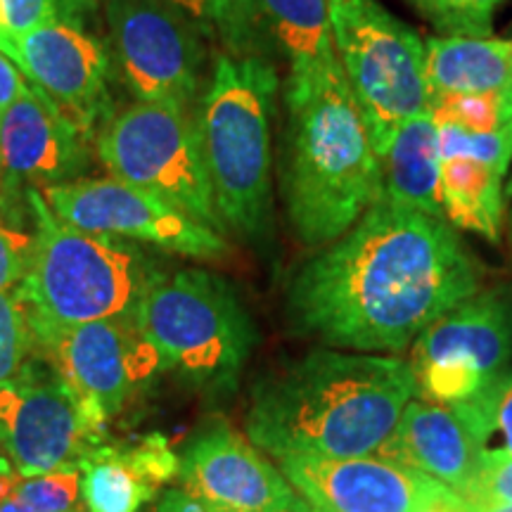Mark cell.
<instances>
[{
  "label": "cell",
  "mask_w": 512,
  "mask_h": 512,
  "mask_svg": "<svg viewBox=\"0 0 512 512\" xmlns=\"http://www.w3.org/2000/svg\"><path fill=\"white\" fill-rule=\"evenodd\" d=\"M486 271L458 230L380 197L294 273L285 320L328 349L396 356L482 290Z\"/></svg>",
  "instance_id": "6da1fadb"
},
{
  "label": "cell",
  "mask_w": 512,
  "mask_h": 512,
  "mask_svg": "<svg viewBox=\"0 0 512 512\" xmlns=\"http://www.w3.org/2000/svg\"><path fill=\"white\" fill-rule=\"evenodd\" d=\"M415 394L403 358L311 349L254 384L247 437L271 460L373 456Z\"/></svg>",
  "instance_id": "7a4b0ae2"
},
{
  "label": "cell",
  "mask_w": 512,
  "mask_h": 512,
  "mask_svg": "<svg viewBox=\"0 0 512 512\" xmlns=\"http://www.w3.org/2000/svg\"><path fill=\"white\" fill-rule=\"evenodd\" d=\"M280 190L306 247H325L382 197V166L342 64L287 76Z\"/></svg>",
  "instance_id": "3957f363"
},
{
  "label": "cell",
  "mask_w": 512,
  "mask_h": 512,
  "mask_svg": "<svg viewBox=\"0 0 512 512\" xmlns=\"http://www.w3.org/2000/svg\"><path fill=\"white\" fill-rule=\"evenodd\" d=\"M278 72L261 55L214 60L195 121L223 228L249 245L273 238L271 133Z\"/></svg>",
  "instance_id": "277c9868"
},
{
  "label": "cell",
  "mask_w": 512,
  "mask_h": 512,
  "mask_svg": "<svg viewBox=\"0 0 512 512\" xmlns=\"http://www.w3.org/2000/svg\"><path fill=\"white\" fill-rule=\"evenodd\" d=\"M34 252L17 297L29 316L60 325L133 316L159 266L131 240L69 226L41 190L27 192Z\"/></svg>",
  "instance_id": "5b68a950"
},
{
  "label": "cell",
  "mask_w": 512,
  "mask_h": 512,
  "mask_svg": "<svg viewBox=\"0 0 512 512\" xmlns=\"http://www.w3.org/2000/svg\"><path fill=\"white\" fill-rule=\"evenodd\" d=\"M138 328L162 370L207 394H230L259 344L235 287L202 268H157L136 306Z\"/></svg>",
  "instance_id": "8992f818"
},
{
  "label": "cell",
  "mask_w": 512,
  "mask_h": 512,
  "mask_svg": "<svg viewBox=\"0 0 512 512\" xmlns=\"http://www.w3.org/2000/svg\"><path fill=\"white\" fill-rule=\"evenodd\" d=\"M332 41L375 155L403 121L430 110L425 41L380 0H328Z\"/></svg>",
  "instance_id": "52a82bcc"
},
{
  "label": "cell",
  "mask_w": 512,
  "mask_h": 512,
  "mask_svg": "<svg viewBox=\"0 0 512 512\" xmlns=\"http://www.w3.org/2000/svg\"><path fill=\"white\" fill-rule=\"evenodd\" d=\"M95 152L110 176L157 192L192 219L226 233L216 211L195 114L136 102L98 128Z\"/></svg>",
  "instance_id": "ba28073f"
},
{
  "label": "cell",
  "mask_w": 512,
  "mask_h": 512,
  "mask_svg": "<svg viewBox=\"0 0 512 512\" xmlns=\"http://www.w3.org/2000/svg\"><path fill=\"white\" fill-rule=\"evenodd\" d=\"M107 437V420L46 358L34 356L0 384V448L22 477L79 470Z\"/></svg>",
  "instance_id": "9c48e42d"
},
{
  "label": "cell",
  "mask_w": 512,
  "mask_h": 512,
  "mask_svg": "<svg viewBox=\"0 0 512 512\" xmlns=\"http://www.w3.org/2000/svg\"><path fill=\"white\" fill-rule=\"evenodd\" d=\"M411 368L422 399L460 403L512 363V280L482 287L415 339Z\"/></svg>",
  "instance_id": "30bf717a"
},
{
  "label": "cell",
  "mask_w": 512,
  "mask_h": 512,
  "mask_svg": "<svg viewBox=\"0 0 512 512\" xmlns=\"http://www.w3.org/2000/svg\"><path fill=\"white\" fill-rule=\"evenodd\" d=\"M112 50L138 102L192 112L207 48L197 24L171 0H107Z\"/></svg>",
  "instance_id": "8fae6325"
},
{
  "label": "cell",
  "mask_w": 512,
  "mask_h": 512,
  "mask_svg": "<svg viewBox=\"0 0 512 512\" xmlns=\"http://www.w3.org/2000/svg\"><path fill=\"white\" fill-rule=\"evenodd\" d=\"M29 323L36 356L46 358L107 422L124 411L157 373H164L159 354L133 316L79 325L29 316Z\"/></svg>",
  "instance_id": "7c38bea8"
},
{
  "label": "cell",
  "mask_w": 512,
  "mask_h": 512,
  "mask_svg": "<svg viewBox=\"0 0 512 512\" xmlns=\"http://www.w3.org/2000/svg\"><path fill=\"white\" fill-rule=\"evenodd\" d=\"M50 209L88 233L143 242L164 252L197 261L228 256V242L219 230L204 226L157 192L119 178H79L43 190Z\"/></svg>",
  "instance_id": "4fadbf2b"
},
{
  "label": "cell",
  "mask_w": 512,
  "mask_h": 512,
  "mask_svg": "<svg viewBox=\"0 0 512 512\" xmlns=\"http://www.w3.org/2000/svg\"><path fill=\"white\" fill-rule=\"evenodd\" d=\"M0 53L93 140L112 117V57L88 27H0Z\"/></svg>",
  "instance_id": "5bb4252c"
},
{
  "label": "cell",
  "mask_w": 512,
  "mask_h": 512,
  "mask_svg": "<svg viewBox=\"0 0 512 512\" xmlns=\"http://www.w3.org/2000/svg\"><path fill=\"white\" fill-rule=\"evenodd\" d=\"M88 143L91 138L29 83L27 93L0 112V211L12 219L29 190L83 178L91 169Z\"/></svg>",
  "instance_id": "9a60e30c"
},
{
  "label": "cell",
  "mask_w": 512,
  "mask_h": 512,
  "mask_svg": "<svg viewBox=\"0 0 512 512\" xmlns=\"http://www.w3.org/2000/svg\"><path fill=\"white\" fill-rule=\"evenodd\" d=\"M292 489L318 512H425L444 484L382 456L280 458Z\"/></svg>",
  "instance_id": "2e32d148"
},
{
  "label": "cell",
  "mask_w": 512,
  "mask_h": 512,
  "mask_svg": "<svg viewBox=\"0 0 512 512\" xmlns=\"http://www.w3.org/2000/svg\"><path fill=\"white\" fill-rule=\"evenodd\" d=\"M178 484L230 512H280L297 498L275 460L223 420L211 422L185 446Z\"/></svg>",
  "instance_id": "e0dca14e"
},
{
  "label": "cell",
  "mask_w": 512,
  "mask_h": 512,
  "mask_svg": "<svg viewBox=\"0 0 512 512\" xmlns=\"http://www.w3.org/2000/svg\"><path fill=\"white\" fill-rule=\"evenodd\" d=\"M437 126L446 221L498 245L512 171V128L479 133L451 121H437Z\"/></svg>",
  "instance_id": "ac0fdd59"
},
{
  "label": "cell",
  "mask_w": 512,
  "mask_h": 512,
  "mask_svg": "<svg viewBox=\"0 0 512 512\" xmlns=\"http://www.w3.org/2000/svg\"><path fill=\"white\" fill-rule=\"evenodd\" d=\"M181 456L164 434L138 441L93 446L79 460L81 498L86 512H140L178 479Z\"/></svg>",
  "instance_id": "d6986e66"
},
{
  "label": "cell",
  "mask_w": 512,
  "mask_h": 512,
  "mask_svg": "<svg viewBox=\"0 0 512 512\" xmlns=\"http://www.w3.org/2000/svg\"><path fill=\"white\" fill-rule=\"evenodd\" d=\"M377 456L413 467L460 496L470 491L482 465V453L456 411L427 399L408 401Z\"/></svg>",
  "instance_id": "ffe728a7"
},
{
  "label": "cell",
  "mask_w": 512,
  "mask_h": 512,
  "mask_svg": "<svg viewBox=\"0 0 512 512\" xmlns=\"http://www.w3.org/2000/svg\"><path fill=\"white\" fill-rule=\"evenodd\" d=\"M382 197L396 207L446 219L441 202L439 126L432 110L420 112L396 128L380 155Z\"/></svg>",
  "instance_id": "44dd1931"
},
{
  "label": "cell",
  "mask_w": 512,
  "mask_h": 512,
  "mask_svg": "<svg viewBox=\"0 0 512 512\" xmlns=\"http://www.w3.org/2000/svg\"><path fill=\"white\" fill-rule=\"evenodd\" d=\"M430 100L494 95L512 88V38L432 36L425 41Z\"/></svg>",
  "instance_id": "7402d4cb"
},
{
  "label": "cell",
  "mask_w": 512,
  "mask_h": 512,
  "mask_svg": "<svg viewBox=\"0 0 512 512\" xmlns=\"http://www.w3.org/2000/svg\"><path fill=\"white\" fill-rule=\"evenodd\" d=\"M259 8L290 62L287 76L337 67L328 0H259Z\"/></svg>",
  "instance_id": "603a6c76"
},
{
  "label": "cell",
  "mask_w": 512,
  "mask_h": 512,
  "mask_svg": "<svg viewBox=\"0 0 512 512\" xmlns=\"http://www.w3.org/2000/svg\"><path fill=\"white\" fill-rule=\"evenodd\" d=\"M482 460H512V368L472 399L451 403Z\"/></svg>",
  "instance_id": "cb8c5ba5"
},
{
  "label": "cell",
  "mask_w": 512,
  "mask_h": 512,
  "mask_svg": "<svg viewBox=\"0 0 512 512\" xmlns=\"http://www.w3.org/2000/svg\"><path fill=\"white\" fill-rule=\"evenodd\" d=\"M188 15L204 38H214L228 55H256L259 0H171Z\"/></svg>",
  "instance_id": "d4e9b609"
},
{
  "label": "cell",
  "mask_w": 512,
  "mask_h": 512,
  "mask_svg": "<svg viewBox=\"0 0 512 512\" xmlns=\"http://www.w3.org/2000/svg\"><path fill=\"white\" fill-rule=\"evenodd\" d=\"M79 498V470H57L19 477L0 501V512H72Z\"/></svg>",
  "instance_id": "484cf974"
},
{
  "label": "cell",
  "mask_w": 512,
  "mask_h": 512,
  "mask_svg": "<svg viewBox=\"0 0 512 512\" xmlns=\"http://www.w3.org/2000/svg\"><path fill=\"white\" fill-rule=\"evenodd\" d=\"M437 121H451L470 131L494 133L512 128V88L494 95H453L430 100Z\"/></svg>",
  "instance_id": "4316f807"
},
{
  "label": "cell",
  "mask_w": 512,
  "mask_h": 512,
  "mask_svg": "<svg viewBox=\"0 0 512 512\" xmlns=\"http://www.w3.org/2000/svg\"><path fill=\"white\" fill-rule=\"evenodd\" d=\"M441 36H491L503 0H408Z\"/></svg>",
  "instance_id": "83f0119b"
},
{
  "label": "cell",
  "mask_w": 512,
  "mask_h": 512,
  "mask_svg": "<svg viewBox=\"0 0 512 512\" xmlns=\"http://www.w3.org/2000/svg\"><path fill=\"white\" fill-rule=\"evenodd\" d=\"M36 356L27 306L15 290L0 292V384L10 382Z\"/></svg>",
  "instance_id": "f1b7e54d"
},
{
  "label": "cell",
  "mask_w": 512,
  "mask_h": 512,
  "mask_svg": "<svg viewBox=\"0 0 512 512\" xmlns=\"http://www.w3.org/2000/svg\"><path fill=\"white\" fill-rule=\"evenodd\" d=\"M102 0H5V24L12 31H29L46 24L88 27Z\"/></svg>",
  "instance_id": "f546056e"
},
{
  "label": "cell",
  "mask_w": 512,
  "mask_h": 512,
  "mask_svg": "<svg viewBox=\"0 0 512 512\" xmlns=\"http://www.w3.org/2000/svg\"><path fill=\"white\" fill-rule=\"evenodd\" d=\"M34 235L0 219V292L15 290L29 271Z\"/></svg>",
  "instance_id": "4dcf8cb0"
},
{
  "label": "cell",
  "mask_w": 512,
  "mask_h": 512,
  "mask_svg": "<svg viewBox=\"0 0 512 512\" xmlns=\"http://www.w3.org/2000/svg\"><path fill=\"white\" fill-rule=\"evenodd\" d=\"M463 498L479 505L512 503V460H482L475 482Z\"/></svg>",
  "instance_id": "1f68e13d"
},
{
  "label": "cell",
  "mask_w": 512,
  "mask_h": 512,
  "mask_svg": "<svg viewBox=\"0 0 512 512\" xmlns=\"http://www.w3.org/2000/svg\"><path fill=\"white\" fill-rule=\"evenodd\" d=\"M155 512H230L223 510L219 505H211L202 498L188 494V491L176 486V489H169L166 494L159 498Z\"/></svg>",
  "instance_id": "d6a6232c"
},
{
  "label": "cell",
  "mask_w": 512,
  "mask_h": 512,
  "mask_svg": "<svg viewBox=\"0 0 512 512\" xmlns=\"http://www.w3.org/2000/svg\"><path fill=\"white\" fill-rule=\"evenodd\" d=\"M27 88H29V81L24 79L22 72H19L8 57L0 53V112H3L8 105H12L19 95L27 93Z\"/></svg>",
  "instance_id": "836d02e7"
},
{
  "label": "cell",
  "mask_w": 512,
  "mask_h": 512,
  "mask_svg": "<svg viewBox=\"0 0 512 512\" xmlns=\"http://www.w3.org/2000/svg\"><path fill=\"white\" fill-rule=\"evenodd\" d=\"M425 512H472V503L460 494H456L453 489L444 486V489H441V494L434 498V501L430 503V508H427Z\"/></svg>",
  "instance_id": "e575fe53"
},
{
  "label": "cell",
  "mask_w": 512,
  "mask_h": 512,
  "mask_svg": "<svg viewBox=\"0 0 512 512\" xmlns=\"http://www.w3.org/2000/svg\"><path fill=\"white\" fill-rule=\"evenodd\" d=\"M22 477L19 472L12 467L10 458L5 456V453H0V501H3L5 494L12 489V484L17 482V479Z\"/></svg>",
  "instance_id": "d590c367"
},
{
  "label": "cell",
  "mask_w": 512,
  "mask_h": 512,
  "mask_svg": "<svg viewBox=\"0 0 512 512\" xmlns=\"http://www.w3.org/2000/svg\"><path fill=\"white\" fill-rule=\"evenodd\" d=\"M472 512H512V503H501V505H479V503H472Z\"/></svg>",
  "instance_id": "8d00e7d4"
},
{
  "label": "cell",
  "mask_w": 512,
  "mask_h": 512,
  "mask_svg": "<svg viewBox=\"0 0 512 512\" xmlns=\"http://www.w3.org/2000/svg\"><path fill=\"white\" fill-rule=\"evenodd\" d=\"M280 512H309V503H306L304 498L297 494V498H294V503L290 505V508H285V510H280Z\"/></svg>",
  "instance_id": "74e56055"
},
{
  "label": "cell",
  "mask_w": 512,
  "mask_h": 512,
  "mask_svg": "<svg viewBox=\"0 0 512 512\" xmlns=\"http://www.w3.org/2000/svg\"><path fill=\"white\" fill-rule=\"evenodd\" d=\"M508 221H505V228H508V247H510V259H512V195L508 200Z\"/></svg>",
  "instance_id": "f35d334b"
},
{
  "label": "cell",
  "mask_w": 512,
  "mask_h": 512,
  "mask_svg": "<svg viewBox=\"0 0 512 512\" xmlns=\"http://www.w3.org/2000/svg\"><path fill=\"white\" fill-rule=\"evenodd\" d=\"M0 27H8L5 24V0H0Z\"/></svg>",
  "instance_id": "ab89813d"
},
{
  "label": "cell",
  "mask_w": 512,
  "mask_h": 512,
  "mask_svg": "<svg viewBox=\"0 0 512 512\" xmlns=\"http://www.w3.org/2000/svg\"><path fill=\"white\" fill-rule=\"evenodd\" d=\"M510 195H512V171H510L508 185H505V200H510Z\"/></svg>",
  "instance_id": "60d3db41"
},
{
  "label": "cell",
  "mask_w": 512,
  "mask_h": 512,
  "mask_svg": "<svg viewBox=\"0 0 512 512\" xmlns=\"http://www.w3.org/2000/svg\"><path fill=\"white\" fill-rule=\"evenodd\" d=\"M309 512H318V510H313V508H311V505H309Z\"/></svg>",
  "instance_id": "b9f144b4"
},
{
  "label": "cell",
  "mask_w": 512,
  "mask_h": 512,
  "mask_svg": "<svg viewBox=\"0 0 512 512\" xmlns=\"http://www.w3.org/2000/svg\"><path fill=\"white\" fill-rule=\"evenodd\" d=\"M0 453H3V448H0Z\"/></svg>",
  "instance_id": "7bdbcfd3"
},
{
  "label": "cell",
  "mask_w": 512,
  "mask_h": 512,
  "mask_svg": "<svg viewBox=\"0 0 512 512\" xmlns=\"http://www.w3.org/2000/svg\"><path fill=\"white\" fill-rule=\"evenodd\" d=\"M72 512H76V510H72Z\"/></svg>",
  "instance_id": "ee69618b"
}]
</instances>
